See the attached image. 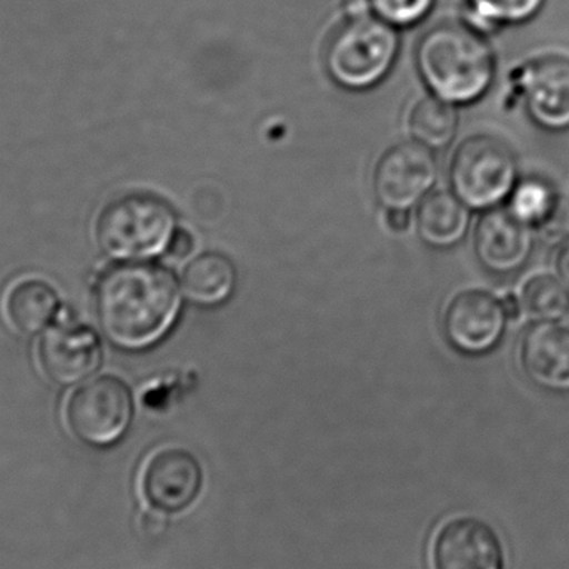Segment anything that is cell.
I'll return each instance as SVG.
<instances>
[{
  "mask_svg": "<svg viewBox=\"0 0 569 569\" xmlns=\"http://www.w3.org/2000/svg\"><path fill=\"white\" fill-rule=\"evenodd\" d=\"M183 290L166 267L122 262L97 280L93 307L106 337L127 351L159 345L182 315Z\"/></svg>",
  "mask_w": 569,
  "mask_h": 569,
  "instance_id": "1",
  "label": "cell"
},
{
  "mask_svg": "<svg viewBox=\"0 0 569 569\" xmlns=\"http://www.w3.org/2000/svg\"><path fill=\"white\" fill-rule=\"evenodd\" d=\"M418 72L433 96L467 106L488 92L495 77V56L477 27L440 23L421 37Z\"/></svg>",
  "mask_w": 569,
  "mask_h": 569,
  "instance_id": "2",
  "label": "cell"
},
{
  "mask_svg": "<svg viewBox=\"0 0 569 569\" xmlns=\"http://www.w3.org/2000/svg\"><path fill=\"white\" fill-rule=\"evenodd\" d=\"M169 202L152 193L117 197L100 210L96 239L100 249L119 262H143L167 253L177 232Z\"/></svg>",
  "mask_w": 569,
  "mask_h": 569,
  "instance_id": "3",
  "label": "cell"
},
{
  "mask_svg": "<svg viewBox=\"0 0 569 569\" xmlns=\"http://www.w3.org/2000/svg\"><path fill=\"white\" fill-rule=\"evenodd\" d=\"M398 49L400 39L393 26L373 13L350 16L331 36L325 66L338 86L367 90L390 73Z\"/></svg>",
  "mask_w": 569,
  "mask_h": 569,
  "instance_id": "4",
  "label": "cell"
},
{
  "mask_svg": "<svg viewBox=\"0 0 569 569\" xmlns=\"http://www.w3.org/2000/svg\"><path fill=\"white\" fill-rule=\"evenodd\" d=\"M448 180L451 192L471 210L497 209L520 182L517 156L500 137L475 133L455 149Z\"/></svg>",
  "mask_w": 569,
  "mask_h": 569,
  "instance_id": "5",
  "label": "cell"
},
{
  "mask_svg": "<svg viewBox=\"0 0 569 569\" xmlns=\"http://www.w3.org/2000/svg\"><path fill=\"white\" fill-rule=\"evenodd\" d=\"M63 417L80 443L106 450L129 431L133 420L132 393L119 378H96L70 395Z\"/></svg>",
  "mask_w": 569,
  "mask_h": 569,
  "instance_id": "6",
  "label": "cell"
},
{
  "mask_svg": "<svg viewBox=\"0 0 569 569\" xmlns=\"http://www.w3.org/2000/svg\"><path fill=\"white\" fill-rule=\"evenodd\" d=\"M510 318L503 298L483 288H468L448 301L443 333L455 350L480 357L500 345Z\"/></svg>",
  "mask_w": 569,
  "mask_h": 569,
  "instance_id": "7",
  "label": "cell"
},
{
  "mask_svg": "<svg viewBox=\"0 0 569 569\" xmlns=\"http://www.w3.org/2000/svg\"><path fill=\"white\" fill-rule=\"evenodd\" d=\"M206 475L192 451L170 447L147 460L140 477V493L149 510L176 517L192 508L202 495Z\"/></svg>",
  "mask_w": 569,
  "mask_h": 569,
  "instance_id": "8",
  "label": "cell"
},
{
  "mask_svg": "<svg viewBox=\"0 0 569 569\" xmlns=\"http://www.w3.org/2000/svg\"><path fill=\"white\" fill-rule=\"evenodd\" d=\"M438 163L423 143L400 142L385 150L373 172V192L387 210H410L433 189Z\"/></svg>",
  "mask_w": 569,
  "mask_h": 569,
  "instance_id": "9",
  "label": "cell"
},
{
  "mask_svg": "<svg viewBox=\"0 0 569 569\" xmlns=\"http://www.w3.org/2000/svg\"><path fill=\"white\" fill-rule=\"evenodd\" d=\"M475 256L487 272L498 277L520 272L535 250V229L508 207L485 210L475 227Z\"/></svg>",
  "mask_w": 569,
  "mask_h": 569,
  "instance_id": "10",
  "label": "cell"
},
{
  "mask_svg": "<svg viewBox=\"0 0 569 569\" xmlns=\"http://www.w3.org/2000/svg\"><path fill=\"white\" fill-rule=\"evenodd\" d=\"M431 565L433 569H503V545L485 521L455 518L435 537Z\"/></svg>",
  "mask_w": 569,
  "mask_h": 569,
  "instance_id": "11",
  "label": "cell"
},
{
  "mask_svg": "<svg viewBox=\"0 0 569 569\" xmlns=\"http://www.w3.org/2000/svg\"><path fill=\"white\" fill-rule=\"evenodd\" d=\"M528 116L550 132L569 130V60L541 57L525 67L518 79Z\"/></svg>",
  "mask_w": 569,
  "mask_h": 569,
  "instance_id": "12",
  "label": "cell"
},
{
  "mask_svg": "<svg viewBox=\"0 0 569 569\" xmlns=\"http://www.w3.org/2000/svg\"><path fill=\"white\" fill-rule=\"evenodd\" d=\"M100 360L99 337L86 325H56L40 338V367L56 383L73 385L86 380L99 368Z\"/></svg>",
  "mask_w": 569,
  "mask_h": 569,
  "instance_id": "13",
  "label": "cell"
},
{
  "mask_svg": "<svg viewBox=\"0 0 569 569\" xmlns=\"http://www.w3.org/2000/svg\"><path fill=\"white\" fill-rule=\"evenodd\" d=\"M518 365L527 380L551 393H569V327L533 323L518 345Z\"/></svg>",
  "mask_w": 569,
  "mask_h": 569,
  "instance_id": "14",
  "label": "cell"
},
{
  "mask_svg": "<svg viewBox=\"0 0 569 569\" xmlns=\"http://www.w3.org/2000/svg\"><path fill=\"white\" fill-rule=\"evenodd\" d=\"M418 236L433 249H451L463 242L470 230L471 209L453 192L428 193L418 209Z\"/></svg>",
  "mask_w": 569,
  "mask_h": 569,
  "instance_id": "15",
  "label": "cell"
},
{
  "mask_svg": "<svg viewBox=\"0 0 569 569\" xmlns=\"http://www.w3.org/2000/svg\"><path fill=\"white\" fill-rule=\"evenodd\" d=\"M59 310V297L52 284L42 279L17 280L3 297V315L10 327L20 333L42 330Z\"/></svg>",
  "mask_w": 569,
  "mask_h": 569,
  "instance_id": "16",
  "label": "cell"
},
{
  "mask_svg": "<svg viewBox=\"0 0 569 569\" xmlns=\"http://www.w3.org/2000/svg\"><path fill=\"white\" fill-rule=\"evenodd\" d=\"M237 287V269L229 257L206 252L196 257L182 273L183 295L199 307L226 303Z\"/></svg>",
  "mask_w": 569,
  "mask_h": 569,
  "instance_id": "17",
  "label": "cell"
},
{
  "mask_svg": "<svg viewBox=\"0 0 569 569\" xmlns=\"http://www.w3.org/2000/svg\"><path fill=\"white\" fill-rule=\"evenodd\" d=\"M520 317L530 323L561 321L569 313V288L557 273H535L517 293Z\"/></svg>",
  "mask_w": 569,
  "mask_h": 569,
  "instance_id": "18",
  "label": "cell"
},
{
  "mask_svg": "<svg viewBox=\"0 0 569 569\" xmlns=\"http://www.w3.org/2000/svg\"><path fill=\"white\" fill-rule=\"evenodd\" d=\"M458 110L455 103L440 97H425L411 110L408 129L417 142L428 149H445L458 132Z\"/></svg>",
  "mask_w": 569,
  "mask_h": 569,
  "instance_id": "19",
  "label": "cell"
},
{
  "mask_svg": "<svg viewBox=\"0 0 569 569\" xmlns=\"http://www.w3.org/2000/svg\"><path fill=\"white\" fill-rule=\"evenodd\" d=\"M560 193L540 177L520 179L508 199V210L535 230L550 217Z\"/></svg>",
  "mask_w": 569,
  "mask_h": 569,
  "instance_id": "20",
  "label": "cell"
},
{
  "mask_svg": "<svg viewBox=\"0 0 569 569\" xmlns=\"http://www.w3.org/2000/svg\"><path fill=\"white\" fill-rule=\"evenodd\" d=\"M543 6L545 0H468L475 27L525 22Z\"/></svg>",
  "mask_w": 569,
  "mask_h": 569,
  "instance_id": "21",
  "label": "cell"
},
{
  "mask_svg": "<svg viewBox=\"0 0 569 569\" xmlns=\"http://www.w3.org/2000/svg\"><path fill=\"white\" fill-rule=\"evenodd\" d=\"M433 6L435 0H368L373 16L395 29L417 26L428 17Z\"/></svg>",
  "mask_w": 569,
  "mask_h": 569,
  "instance_id": "22",
  "label": "cell"
},
{
  "mask_svg": "<svg viewBox=\"0 0 569 569\" xmlns=\"http://www.w3.org/2000/svg\"><path fill=\"white\" fill-rule=\"evenodd\" d=\"M537 230L550 243L569 239V197H558L550 217Z\"/></svg>",
  "mask_w": 569,
  "mask_h": 569,
  "instance_id": "23",
  "label": "cell"
},
{
  "mask_svg": "<svg viewBox=\"0 0 569 569\" xmlns=\"http://www.w3.org/2000/svg\"><path fill=\"white\" fill-rule=\"evenodd\" d=\"M193 237L186 229H177L173 233L172 240H170L169 249H167V256L170 259L183 260L193 252Z\"/></svg>",
  "mask_w": 569,
  "mask_h": 569,
  "instance_id": "24",
  "label": "cell"
},
{
  "mask_svg": "<svg viewBox=\"0 0 569 569\" xmlns=\"http://www.w3.org/2000/svg\"><path fill=\"white\" fill-rule=\"evenodd\" d=\"M555 273L569 288V239L558 247L557 257H555Z\"/></svg>",
  "mask_w": 569,
  "mask_h": 569,
  "instance_id": "25",
  "label": "cell"
},
{
  "mask_svg": "<svg viewBox=\"0 0 569 569\" xmlns=\"http://www.w3.org/2000/svg\"><path fill=\"white\" fill-rule=\"evenodd\" d=\"M387 223L395 232H403L410 226V210H387Z\"/></svg>",
  "mask_w": 569,
  "mask_h": 569,
  "instance_id": "26",
  "label": "cell"
}]
</instances>
